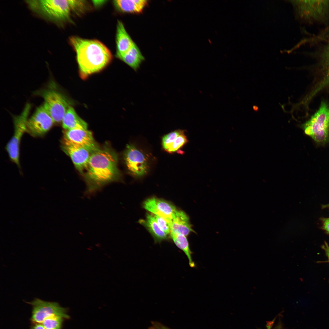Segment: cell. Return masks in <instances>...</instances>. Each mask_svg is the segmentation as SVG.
Masks as SVG:
<instances>
[{
  "instance_id": "d6986e66",
  "label": "cell",
  "mask_w": 329,
  "mask_h": 329,
  "mask_svg": "<svg viewBox=\"0 0 329 329\" xmlns=\"http://www.w3.org/2000/svg\"><path fill=\"white\" fill-rule=\"evenodd\" d=\"M62 122L64 130L87 129V124L78 115L71 106L67 110Z\"/></svg>"
},
{
  "instance_id": "5bb4252c",
  "label": "cell",
  "mask_w": 329,
  "mask_h": 329,
  "mask_svg": "<svg viewBox=\"0 0 329 329\" xmlns=\"http://www.w3.org/2000/svg\"><path fill=\"white\" fill-rule=\"evenodd\" d=\"M193 232L188 215L183 211L177 209L171 224L170 233L186 236Z\"/></svg>"
},
{
  "instance_id": "7c38bea8",
  "label": "cell",
  "mask_w": 329,
  "mask_h": 329,
  "mask_svg": "<svg viewBox=\"0 0 329 329\" xmlns=\"http://www.w3.org/2000/svg\"><path fill=\"white\" fill-rule=\"evenodd\" d=\"M63 138L87 150L91 153L99 147L92 132L87 129L64 130Z\"/></svg>"
},
{
  "instance_id": "52a82bcc",
  "label": "cell",
  "mask_w": 329,
  "mask_h": 329,
  "mask_svg": "<svg viewBox=\"0 0 329 329\" xmlns=\"http://www.w3.org/2000/svg\"><path fill=\"white\" fill-rule=\"evenodd\" d=\"M30 107V105L27 104L21 114L14 117V134L6 147L10 159L19 167V145L23 135L26 132V122Z\"/></svg>"
},
{
  "instance_id": "83f0119b",
  "label": "cell",
  "mask_w": 329,
  "mask_h": 329,
  "mask_svg": "<svg viewBox=\"0 0 329 329\" xmlns=\"http://www.w3.org/2000/svg\"><path fill=\"white\" fill-rule=\"evenodd\" d=\"M274 320L268 323L266 327L267 329H285L280 322L275 325Z\"/></svg>"
},
{
  "instance_id": "ac0fdd59",
  "label": "cell",
  "mask_w": 329,
  "mask_h": 329,
  "mask_svg": "<svg viewBox=\"0 0 329 329\" xmlns=\"http://www.w3.org/2000/svg\"><path fill=\"white\" fill-rule=\"evenodd\" d=\"M117 57L136 72L145 59L138 47L135 42L126 52Z\"/></svg>"
},
{
  "instance_id": "6da1fadb",
  "label": "cell",
  "mask_w": 329,
  "mask_h": 329,
  "mask_svg": "<svg viewBox=\"0 0 329 329\" xmlns=\"http://www.w3.org/2000/svg\"><path fill=\"white\" fill-rule=\"evenodd\" d=\"M117 161L116 154L108 148H99L91 153L84 176L86 194H92L106 185L120 180Z\"/></svg>"
},
{
  "instance_id": "cb8c5ba5",
  "label": "cell",
  "mask_w": 329,
  "mask_h": 329,
  "mask_svg": "<svg viewBox=\"0 0 329 329\" xmlns=\"http://www.w3.org/2000/svg\"><path fill=\"white\" fill-rule=\"evenodd\" d=\"M188 142V139L184 132L177 137L167 151L169 153L177 151Z\"/></svg>"
},
{
  "instance_id": "d4e9b609",
  "label": "cell",
  "mask_w": 329,
  "mask_h": 329,
  "mask_svg": "<svg viewBox=\"0 0 329 329\" xmlns=\"http://www.w3.org/2000/svg\"><path fill=\"white\" fill-rule=\"evenodd\" d=\"M155 219L161 229L167 235L171 232V223L166 219L156 215H153Z\"/></svg>"
},
{
  "instance_id": "1f68e13d",
  "label": "cell",
  "mask_w": 329,
  "mask_h": 329,
  "mask_svg": "<svg viewBox=\"0 0 329 329\" xmlns=\"http://www.w3.org/2000/svg\"><path fill=\"white\" fill-rule=\"evenodd\" d=\"M321 208L322 209H327L329 210V203L327 204L321 205Z\"/></svg>"
},
{
  "instance_id": "4fadbf2b",
  "label": "cell",
  "mask_w": 329,
  "mask_h": 329,
  "mask_svg": "<svg viewBox=\"0 0 329 329\" xmlns=\"http://www.w3.org/2000/svg\"><path fill=\"white\" fill-rule=\"evenodd\" d=\"M143 207L153 214L166 219L171 224L177 210L170 203L155 197L150 198L145 200L143 203Z\"/></svg>"
},
{
  "instance_id": "8992f818",
  "label": "cell",
  "mask_w": 329,
  "mask_h": 329,
  "mask_svg": "<svg viewBox=\"0 0 329 329\" xmlns=\"http://www.w3.org/2000/svg\"><path fill=\"white\" fill-rule=\"evenodd\" d=\"M299 16L309 22H322L329 15V0L295 1Z\"/></svg>"
},
{
  "instance_id": "8fae6325",
  "label": "cell",
  "mask_w": 329,
  "mask_h": 329,
  "mask_svg": "<svg viewBox=\"0 0 329 329\" xmlns=\"http://www.w3.org/2000/svg\"><path fill=\"white\" fill-rule=\"evenodd\" d=\"M62 148L71 158L78 171L86 170L91 153L85 148L62 139Z\"/></svg>"
},
{
  "instance_id": "2e32d148",
  "label": "cell",
  "mask_w": 329,
  "mask_h": 329,
  "mask_svg": "<svg viewBox=\"0 0 329 329\" xmlns=\"http://www.w3.org/2000/svg\"><path fill=\"white\" fill-rule=\"evenodd\" d=\"M134 42L127 32L122 22L118 20L116 35V57L126 52Z\"/></svg>"
},
{
  "instance_id": "7a4b0ae2",
  "label": "cell",
  "mask_w": 329,
  "mask_h": 329,
  "mask_svg": "<svg viewBox=\"0 0 329 329\" xmlns=\"http://www.w3.org/2000/svg\"><path fill=\"white\" fill-rule=\"evenodd\" d=\"M69 41L76 52L80 73L83 78L101 70L112 60L110 51L97 40L73 36L69 37Z\"/></svg>"
},
{
  "instance_id": "9a60e30c",
  "label": "cell",
  "mask_w": 329,
  "mask_h": 329,
  "mask_svg": "<svg viewBox=\"0 0 329 329\" xmlns=\"http://www.w3.org/2000/svg\"><path fill=\"white\" fill-rule=\"evenodd\" d=\"M320 56V66L323 77L312 90L314 95L329 86V40Z\"/></svg>"
},
{
  "instance_id": "277c9868",
  "label": "cell",
  "mask_w": 329,
  "mask_h": 329,
  "mask_svg": "<svg viewBox=\"0 0 329 329\" xmlns=\"http://www.w3.org/2000/svg\"><path fill=\"white\" fill-rule=\"evenodd\" d=\"M300 127L317 144L324 145L328 143L329 104L322 101L318 110Z\"/></svg>"
},
{
  "instance_id": "f1b7e54d",
  "label": "cell",
  "mask_w": 329,
  "mask_h": 329,
  "mask_svg": "<svg viewBox=\"0 0 329 329\" xmlns=\"http://www.w3.org/2000/svg\"><path fill=\"white\" fill-rule=\"evenodd\" d=\"M322 248L325 251L326 254L328 257L329 261V246L326 242H324V244L322 246Z\"/></svg>"
},
{
  "instance_id": "7402d4cb",
  "label": "cell",
  "mask_w": 329,
  "mask_h": 329,
  "mask_svg": "<svg viewBox=\"0 0 329 329\" xmlns=\"http://www.w3.org/2000/svg\"><path fill=\"white\" fill-rule=\"evenodd\" d=\"M63 318L52 315L46 318L42 323L46 329H61Z\"/></svg>"
},
{
  "instance_id": "f546056e",
  "label": "cell",
  "mask_w": 329,
  "mask_h": 329,
  "mask_svg": "<svg viewBox=\"0 0 329 329\" xmlns=\"http://www.w3.org/2000/svg\"><path fill=\"white\" fill-rule=\"evenodd\" d=\"M38 324L35 325L32 329H46L42 324Z\"/></svg>"
},
{
  "instance_id": "484cf974",
  "label": "cell",
  "mask_w": 329,
  "mask_h": 329,
  "mask_svg": "<svg viewBox=\"0 0 329 329\" xmlns=\"http://www.w3.org/2000/svg\"><path fill=\"white\" fill-rule=\"evenodd\" d=\"M320 220L322 223L321 228L329 235V218L321 217Z\"/></svg>"
},
{
  "instance_id": "603a6c76",
  "label": "cell",
  "mask_w": 329,
  "mask_h": 329,
  "mask_svg": "<svg viewBox=\"0 0 329 329\" xmlns=\"http://www.w3.org/2000/svg\"><path fill=\"white\" fill-rule=\"evenodd\" d=\"M184 132L185 130L179 129L164 136L162 140V145L164 149L167 151L177 137Z\"/></svg>"
},
{
  "instance_id": "e0dca14e",
  "label": "cell",
  "mask_w": 329,
  "mask_h": 329,
  "mask_svg": "<svg viewBox=\"0 0 329 329\" xmlns=\"http://www.w3.org/2000/svg\"><path fill=\"white\" fill-rule=\"evenodd\" d=\"M146 0H117L113 1L115 8L123 13L139 14L141 13L148 4Z\"/></svg>"
},
{
  "instance_id": "9c48e42d",
  "label": "cell",
  "mask_w": 329,
  "mask_h": 329,
  "mask_svg": "<svg viewBox=\"0 0 329 329\" xmlns=\"http://www.w3.org/2000/svg\"><path fill=\"white\" fill-rule=\"evenodd\" d=\"M54 121L42 104L37 107L26 122V132L34 137L41 136L51 128Z\"/></svg>"
},
{
  "instance_id": "ffe728a7",
  "label": "cell",
  "mask_w": 329,
  "mask_h": 329,
  "mask_svg": "<svg viewBox=\"0 0 329 329\" xmlns=\"http://www.w3.org/2000/svg\"><path fill=\"white\" fill-rule=\"evenodd\" d=\"M153 237L156 242H160L166 240L168 235L159 227L153 215L147 214L146 218L140 221Z\"/></svg>"
},
{
  "instance_id": "ba28073f",
  "label": "cell",
  "mask_w": 329,
  "mask_h": 329,
  "mask_svg": "<svg viewBox=\"0 0 329 329\" xmlns=\"http://www.w3.org/2000/svg\"><path fill=\"white\" fill-rule=\"evenodd\" d=\"M124 159L129 173L136 177L146 175L149 169L148 159L141 150L133 144L127 145Z\"/></svg>"
},
{
  "instance_id": "5b68a950",
  "label": "cell",
  "mask_w": 329,
  "mask_h": 329,
  "mask_svg": "<svg viewBox=\"0 0 329 329\" xmlns=\"http://www.w3.org/2000/svg\"><path fill=\"white\" fill-rule=\"evenodd\" d=\"M34 94L43 98V104L54 123L62 122L70 105L66 98L58 90L56 83L51 81L46 87L36 91Z\"/></svg>"
},
{
  "instance_id": "3957f363",
  "label": "cell",
  "mask_w": 329,
  "mask_h": 329,
  "mask_svg": "<svg viewBox=\"0 0 329 329\" xmlns=\"http://www.w3.org/2000/svg\"><path fill=\"white\" fill-rule=\"evenodd\" d=\"M34 12L54 22H71L73 15L81 16L90 9L85 0H32L27 1Z\"/></svg>"
},
{
  "instance_id": "44dd1931",
  "label": "cell",
  "mask_w": 329,
  "mask_h": 329,
  "mask_svg": "<svg viewBox=\"0 0 329 329\" xmlns=\"http://www.w3.org/2000/svg\"><path fill=\"white\" fill-rule=\"evenodd\" d=\"M171 238L176 246L182 250L187 256L189 260V264L191 267H194L195 264L192 260L191 251L189 243L186 236L180 234H170Z\"/></svg>"
},
{
  "instance_id": "4316f807",
  "label": "cell",
  "mask_w": 329,
  "mask_h": 329,
  "mask_svg": "<svg viewBox=\"0 0 329 329\" xmlns=\"http://www.w3.org/2000/svg\"><path fill=\"white\" fill-rule=\"evenodd\" d=\"M151 323V325L149 327L148 329H171L157 321H152Z\"/></svg>"
},
{
  "instance_id": "4dcf8cb0",
  "label": "cell",
  "mask_w": 329,
  "mask_h": 329,
  "mask_svg": "<svg viewBox=\"0 0 329 329\" xmlns=\"http://www.w3.org/2000/svg\"><path fill=\"white\" fill-rule=\"evenodd\" d=\"M93 3L94 5L96 6L100 5H101L103 3H104L105 1H94Z\"/></svg>"
},
{
  "instance_id": "30bf717a",
  "label": "cell",
  "mask_w": 329,
  "mask_h": 329,
  "mask_svg": "<svg viewBox=\"0 0 329 329\" xmlns=\"http://www.w3.org/2000/svg\"><path fill=\"white\" fill-rule=\"evenodd\" d=\"M33 307L32 320L38 323H42L47 318L52 315H57L68 319L69 316L66 309L60 306L56 302H50L35 298L32 301L27 302Z\"/></svg>"
}]
</instances>
